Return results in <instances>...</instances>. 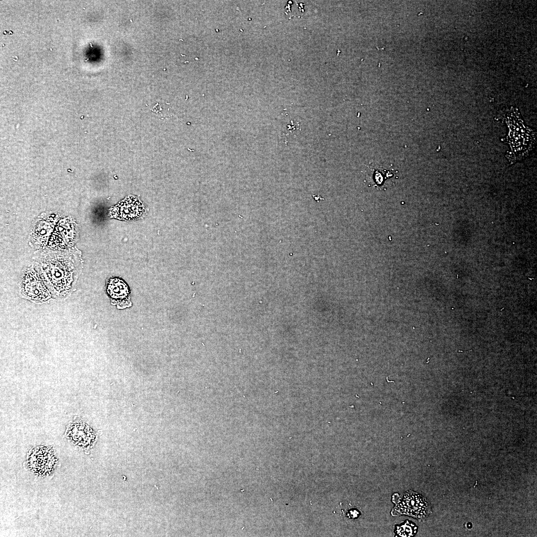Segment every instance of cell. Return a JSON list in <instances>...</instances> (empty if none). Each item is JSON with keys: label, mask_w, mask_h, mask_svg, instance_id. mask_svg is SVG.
<instances>
[{"label": "cell", "mask_w": 537, "mask_h": 537, "mask_svg": "<svg viewBox=\"0 0 537 537\" xmlns=\"http://www.w3.org/2000/svg\"><path fill=\"white\" fill-rule=\"evenodd\" d=\"M507 118L508 120L506 122L509 132L506 139L510 145L511 151L507 157L511 163H513L527 155L534 144L535 135L531 129L524 125L519 115L514 118Z\"/></svg>", "instance_id": "6da1fadb"}, {"label": "cell", "mask_w": 537, "mask_h": 537, "mask_svg": "<svg viewBox=\"0 0 537 537\" xmlns=\"http://www.w3.org/2000/svg\"><path fill=\"white\" fill-rule=\"evenodd\" d=\"M392 501L395 504L391 514L393 516L406 515L423 520L431 512V508L426 498L412 491H408L401 495L394 493Z\"/></svg>", "instance_id": "7a4b0ae2"}, {"label": "cell", "mask_w": 537, "mask_h": 537, "mask_svg": "<svg viewBox=\"0 0 537 537\" xmlns=\"http://www.w3.org/2000/svg\"><path fill=\"white\" fill-rule=\"evenodd\" d=\"M44 272L53 292L62 296L69 291L73 280V271L68 262L60 259L52 261L47 264Z\"/></svg>", "instance_id": "3957f363"}, {"label": "cell", "mask_w": 537, "mask_h": 537, "mask_svg": "<svg viewBox=\"0 0 537 537\" xmlns=\"http://www.w3.org/2000/svg\"><path fill=\"white\" fill-rule=\"evenodd\" d=\"M21 291L26 297L35 301H44L50 297L49 291L34 271H29L24 276Z\"/></svg>", "instance_id": "277c9868"}, {"label": "cell", "mask_w": 537, "mask_h": 537, "mask_svg": "<svg viewBox=\"0 0 537 537\" xmlns=\"http://www.w3.org/2000/svg\"><path fill=\"white\" fill-rule=\"evenodd\" d=\"M107 291L110 298L117 302L124 303L129 301V291L126 284L122 280L111 278L107 284Z\"/></svg>", "instance_id": "5b68a950"}, {"label": "cell", "mask_w": 537, "mask_h": 537, "mask_svg": "<svg viewBox=\"0 0 537 537\" xmlns=\"http://www.w3.org/2000/svg\"><path fill=\"white\" fill-rule=\"evenodd\" d=\"M73 227L68 222H60L56 227L49 243L53 247H62L66 245L73 237Z\"/></svg>", "instance_id": "8992f818"}, {"label": "cell", "mask_w": 537, "mask_h": 537, "mask_svg": "<svg viewBox=\"0 0 537 537\" xmlns=\"http://www.w3.org/2000/svg\"><path fill=\"white\" fill-rule=\"evenodd\" d=\"M417 527L413 523L406 521L405 523L396 527L395 532L401 537H412L415 536L417 532Z\"/></svg>", "instance_id": "52a82bcc"}, {"label": "cell", "mask_w": 537, "mask_h": 537, "mask_svg": "<svg viewBox=\"0 0 537 537\" xmlns=\"http://www.w3.org/2000/svg\"><path fill=\"white\" fill-rule=\"evenodd\" d=\"M51 225V223H49V222L48 221L41 222L40 223L38 224V225L36 227L35 232L36 236L39 239H44V238L45 237V234L46 235H47L46 234H47L48 232H49L50 231V230L51 227L47 228L46 229L45 228H47Z\"/></svg>", "instance_id": "ba28073f"}, {"label": "cell", "mask_w": 537, "mask_h": 537, "mask_svg": "<svg viewBox=\"0 0 537 537\" xmlns=\"http://www.w3.org/2000/svg\"><path fill=\"white\" fill-rule=\"evenodd\" d=\"M317 197H317V198H316V197H313V198H314V199H315V200H317V201L318 202H319V201L320 199V200H322V199H323V198H322L321 197V196H320L319 195H317Z\"/></svg>", "instance_id": "9c48e42d"}]
</instances>
